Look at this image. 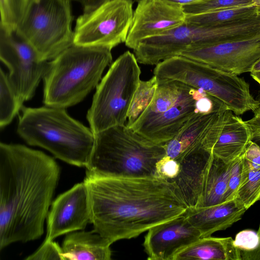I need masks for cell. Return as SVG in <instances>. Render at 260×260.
Masks as SVG:
<instances>
[{
    "instance_id": "cell-3",
    "label": "cell",
    "mask_w": 260,
    "mask_h": 260,
    "mask_svg": "<svg viewBox=\"0 0 260 260\" xmlns=\"http://www.w3.org/2000/svg\"><path fill=\"white\" fill-rule=\"evenodd\" d=\"M17 131L29 145L43 148L69 164L86 167L94 142V134L71 117L65 109L23 107Z\"/></svg>"
},
{
    "instance_id": "cell-37",
    "label": "cell",
    "mask_w": 260,
    "mask_h": 260,
    "mask_svg": "<svg viewBox=\"0 0 260 260\" xmlns=\"http://www.w3.org/2000/svg\"><path fill=\"white\" fill-rule=\"evenodd\" d=\"M75 1L80 3L83 8V10H86L95 4H96L100 0H71Z\"/></svg>"
},
{
    "instance_id": "cell-7",
    "label": "cell",
    "mask_w": 260,
    "mask_h": 260,
    "mask_svg": "<svg viewBox=\"0 0 260 260\" xmlns=\"http://www.w3.org/2000/svg\"><path fill=\"white\" fill-rule=\"evenodd\" d=\"M141 73L135 54L129 51L111 65L96 87L86 116L94 134L126 125L131 103L141 81Z\"/></svg>"
},
{
    "instance_id": "cell-27",
    "label": "cell",
    "mask_w": 260,
    "mask_h": 260,
    "mask_svg": "<svg viewBox=\"0 0 260 260\" xmlns=\"http://www.w3.org/2000/svg\"><path fill=\"white\" fill-rule=\"evenodd\" d=\"M28 0H0V26L16 29L23 16Z\"/></svg>"
},
{
    "instance_id": "cell-9",
    "label": "cell",
    "mask_w": 260,
    "mask_h": 260,
    "mask_svg": "<svg viewBox=\"0 0 260 260\" xmlns=\"http://www.w3.org/2000/svg\"><path fill=\"white\" fill-rule=\"evenodd\" d=\"M158 83L151 103L130 128L153 143L163 144L199 113L196 89L175 81Z\"/></svg>"
},
{
    "instance_id": "cell-39",
    "label": "cell",
    "mask_w": 260,
    "mask_h": 260,
    "mask_svg": "<svg viewBox=\"0 0 260 260\" xmlns=\"http://www.w3.org/2000/svg\"><path fill=\"white\" fill-rule=\"evenodd\" d=\"M252 71H260V60L254 65Z\"/></svg>"
},
{
    "instance_id": "cell-8",
    "label": "cell",
    "mask_w": 260,
    "mask_h": 260,
    "mask_svg": "<svg viewBox=\"0 0 260 260\" xmlns=\"http://www.w3.org/2000/svg\"><path fill=\"white\" fill-rule=\"evenodd\" d=\"M255 34L251 20L203 26L185 22L166 33L143 40L133 50L139 63L156 65L187 49L250 37Z\"/></svg>"
},
{
    "instance_id": "cell-35",
    "label": "cell",
    "mask_w": 260,
    "mask_h": 260,
    "mask_svg": "<svg viewBox=\"0 0 260 260\" xmlns=\"http://www.w3.org/2000/svg\"><path fill=\"white\" fill-rule=\"evenodd\" d=\"M256 232L259 239L257 247L252 251H241L242 260H260V224Z\"/></svg>"
},
{
    "instance_id": "cell-1",
    "label": "cell",
    "mask_w": 260,
    "mask_h": 260,
    "mask_svg": "<svg viewBox=\"0 0 260 260\" xmlns=\"http://www.w3.org/2000/svg\"><path fill=\"white\" fill-rule=\"evenodd\" d=\"M90 223L111 244L186 213L175 183L156 176H86Z\"/></svg>"
},
{
    "instance_id": "cell-15",
    "label": "cell",
    "mask_w": 260,
    "mask_h": 260,
    "mask_svg": "<svg viewBox=\"0 0 260 260\" xmlns=\"http://www.w3.org/2000/svg\"><path fill=\"white\" fill-rule=\"evenodd\" d=\"M183 7L165 0H139L125 45L134 50L144 40L162 35L185 21Z\"/></svg>"
},
{
    "instance_id": "cell-33",
    "label": "cell",
    "mask_w": 260,
    "mask_h": 260,
    "mask_svg": "<svg viewBox=\"0 0 260 260\" xmlns=\"http://www.w3.org/2000/svg\"><path fill=\"white\" fill-rule=\"evenodd\" d=\"M244 167L249 171L260 170V146L251 141L242 155Z\"/></svg>"
},
{
    "instance_id": "cell-14",
    "label": "cell",
    "mask_w": 260,
    "mask_h": 260,
    "mask_svg": "<svg viewBox=\"0 0 260 260\" xmlns=\"http://www.w3.org/2000/svg\"><path fill=\"white\" fill-rule=\"evenodd\" d=\"M178 55L239 75L251 72L260 60V34L248 38L184 50Z\"/></svg>"
},
{
    "instance_id": "cell-13",
    "label": "cell",
    "mask_w": 260,
    "mask_h": 260,
    "mask_svg": "<svg viewBox=\"0 0 260 260\" xmlns=\"http://www.w3.org/2000/svg\"><path fill=\"white\" fill-rule=\"evenodd\" d=\"M0 59L9 70V79L24 102L34 95L43 79L49 62L41 59L30 44L17 29L0 26Z\"/></svg>"
},
{
    "instance_id": "cell-31",
    "label": "cell",
    "mask_w": 260,
    "mask_h": 260,
    "mask_svg": "<svg viewBox=\"0 0 260 260\" xmlns=\"http://www.w3.org/2000/svg\"><path fill=\"white\" fill-rule=\"evenodd\" d=\"M156 176L168 181H172L178 175L180 164L166 155L156 165Z\"/></svg>"
},
{
    "instance_id": "cell-2",
    "label": "cell",
    "mask_w": 260,
    "mask_h": 260,
    "mask_svg": "<svg viewBox=\"0 0 260 260\" xmlns=\"http://www.w3.org/2000/svg\"><path fill=\"white\" fill-rule=\"evenodd\" d=\"M60 175L42 151L0 143V249L39 239Z\"/></svg>"
},
{
    "instance_id": "cell-18",
    "label": "cell",
    "mask_w": 260,
    "mask_h": 260,
    "mask_svg": "<svg viewBox=\"0 0 260 260\" xmlns=\"http://www.w3.org/2000/svg\"><path fill=\"white\" fill-rule=\"evenodd\" d=\"M184 214L148 230L143 243L147 259L172 260L177 252L202 238Z\"/></svg>"
},
{
    "instance_id": "cell-11",
    "label": "cell",
    "mask_w": 260,
    "mask_h": 260,
    "mask_svg": "<svg viewBox=\"0 0 260 260\" xmlns=\"http://www.w3.org/2000/svg\"><path fill=\"white\" fill-rule=\"evenodd\" d=\"M231 164L203 150L190 154L180 161L179 173L173 182L188 208L223 203Z\"/></svg>"
},
{
    "instance_id": "cell-24",
    "label": "cell",
    "mask_w": 260,
    "mask_h": 260,
    "mask_svg": "<svg viewBox=\"0 0 260 260\" xmlns=\"http://www.w3.org/2000/svg\"><path fill=\"white\" fill-rule=\"evenodd\" d=\"M21 100L8 75L0 70V127L9 124L22 108Z\"/></svg>"
},
{
    "instance_id": "cell-34",
    "label": "cell",
    "mask_w": 260,
    "mask_h": 260,
    "mask_svg": "<svg viewBox=\"0 0 260 260\" xmlns=\"http://www.w3.org/2000/svg\"><path fill=\"white\" fill-rule=\"evenodd\" d=\"M258 100V107L253 112V117L246 121L251 128L253 140L260 141V99Z\"/></svg>"
},
{
    "instance_id": "cell-25",
    "label": "cell",
    "mask_w": 260,
    "mask_h": 260,
    "mask_svg": "<svg viewBox=\"0 0 260 260\" xmlns=\"http://www.w3.org/2000/svg\"><path fill=\"white\" fill-rule=\"evenodd\" d=\"M158 83L154 76L147 81L141 80L128 112L126 125L130 128L150 104Z\"/></svg>"
},
{
    "instance_id": "cell-22",
    "label": "cell",
    "mask_w": 260,
    "mask_h": 260,
    "mask_svg": "<svg viewBox=\"0 0 260 260\" xmlns=\"http://www.w3.org/2000/svg\"><path fill=\"white\" fill-rule=\"evenodd\" d=\"M242 260L232 237L201 238L177 252L172 260Z\"/></svg>"
},
{
    "instance_id": "cell-32",
    "label": "cell",
    "mask_w": 260,
    "mask_h": 260,
    "mask_svg": "<svg viewBox=\"0 0 260 260\" xmlns=\"http://www.w3.org/2000/svg\"><path fill=\"white\" fill-rule=\"evenodd\" d=\"M259 243L257 232L251 230H244L239 232L234 239V243L241 251L254 250Z\"/></svg>"
},
{
    "instance_id": "cell-19",
    "label": "cell",
    "mask_w": 260,
    "mask_h": 260,
    "mask_svg": "<svg viewBox=\"0 0 260 260\" xmlns=\"http://www.w3.org/2000/svg\"><path fill=\"white\" fill-rule=\"evenodd\" d=\"M247 210L236 199L201 208H188L184 214L189 222L201 234L202 238L224 230L240 220Z\"/></svg>"
},
{
    "instance_id": "cell-20",
    "label": "cell",
    "mask_w": 260,
    "mask_h": 260,
    "mask_svg": "<svg viewBox=\"0 0 260 260\" xmlns=\"http://www.w3.org/2000/svg\"><path fill=\"white\" fill-rule=\"evenodd\" d=\"M223 110L199 113L192 117L172 139L164 144L166 155L179 163L189 154L203 147L208 132Z\"/></svg>"
},
{
    "instance_id": "cell-6",
    "label": "cell",
    "mask_w": 260,
    "mask_h": 260,
    "mask_svg": "<svg viewBox=\"0 0 260 260\" xmlns=\"http://www.w3.org/2000/svg\"><path fill=\"white\" fill-rule=\"evenodd\" d=\"M153 74L158 83L175 81L201 89L223 108L237 115L253 112L259 105L242 78L183 56L159 62Z\"/></svg>"
},
{
    "instance_id": "cell-29",
    "label": "cell",
    "mask_w": 260,
    "mask_h": 260,
    "mask_svg": "<svg viewBox=\"0 0 260 260\" xmlns=\"http://www.w3.org/2000/svg\"><path fill=\"white\" fill-rule=\"evenodd\" d=\"M242 155L232 162L230 177L223 202L235 199L237 191L248 172L244 167Z\"/></svg>"
},
{
    "instance_id": "cell-38",
    "label": "cell",
    "mask_w": 260,
    "mask_h": 260,
    "mask_svg": "<svg viewBox=\"0 0 260 260\" xmlns=\"http://www.w3.org/2000/svg\"><path fill=\"white\" fill-rule=\"evenodd\" d=\"M251 77L260 85V71H252L250 72Z\"/></svg>"
},
{
    "instance_id": "cell-21",
    "label": "cell",
    "mask_w": 260,
    "mask_h": 260,
    "mask_svg": "<svg viewBox=\"0 0 260 260\" xmlns=\"http://www.w3.org/2000/svg\"><path fill=\"white\" fill-rule=\"evenodd\" d=\"M111 244L93 230L67 235L61 246L64 260H110Z\"/></svg>"
},
{
    "instance_id": "cell-36",
    "label": "cell",
    "mask_w": 260,
    "mask_h": 260,
    "mask_svg": "<svg viewBox=\"0 0 260 260\" xmlns=\"http://www.w3.org/2000/svg\"><path fill=\"white\" fill-rule=\"evenodd\" d=\"M172 4L180 6L183 7L199 3L206 0H165Z\"/></svg>"
},
{
    "instance_id": "cell-30",
    "label": "cell",
    "mask_w": 260,
    "mask_h": 260,
    "mask_svg": "<svg viewBox=\"0 0 260 260\" xmlns=\"http://www.w3.org/2000/svg\"><path fill=\"white\" fill-rule=\"evenodd\" d=\"M26 260H64L61 247L53 240H44L41 246Z\"/></svg>"
},
{
    "instance_id": "cell-4",
    "label": "cell",
    "mask_w": 260,
    "mask_h": 260,
    "mask_svg": "<svg viewBox=\"0 0 260 260\" xmlns=\"http://www.w3.org/2000/svg\"><path fill=\"white\" fill-rule=\"evenodd\" d=\"M94 134L86 176L94 177L156 176L157 162L166 154L163 144H156L126 125Z\"/></svg>"
},
{
    "instance_id": "cell-28",
    "label": "cell",
    "mask_w": 260,
    "mask_h": 260,
    "mask_svg": "<svg viewBox=\"0 0 260 260\" xmlns=\"http://www.w3.org/2000/svg\"><path fill=\"white\" fill-rule=\"evenodd\" d=\"M253 5L258 6L257 0H206L183 8L186 14H198Z\"/></svg>"
},
{
    "instance_id": "cell-16",
    "label": "cell",
    "mask_w": 260,
    "mask_h": 260,
    "mask_svg": "<svg viewBox=\"0 0 260 260\" xmlns=\"http://www.w3.org/2000/svg\"><path fill=\"white\" fill-rule=\"evenodd\" d=\"M45 240L83 230L90 223L86 184L83 181L59 195L52 201L47 217Z\"/></svg>"
},
{
    "instance_id": "cell-26",
    "label": "cell",
    "mask_w": 260,
    "mask_h": 260,
    "mask_svg": "<svg viewBox=\"0 0 260 260\" xmlns=\"http://www.w3.org/2000/svg\"><path fill=\"white\" fill-rule=\"evenodd\" d=\"M235 199L246 210L260 200V170L247 172Z\"/></svg>"
},
{
    "instance_id": "cell-10",
    "label": "cell",
    "mask_w": 260,
    "mask_h": 260,
    "mask_svg": "<svg viewBox=\"0 0 260 260\" xmlns=\"http://www.w3.org/2000/svg\"><path fill=\"white\" fill-rule=\"evenodd\" d=\"M71 0H28L17 27L45 61L74 44Z\"/></svg>"
},
{
    "instance_id": "cell-12",
    "label": "cell",
    "mask_w": 260,
    "mask_h": 260,
    "mask_svg": "<svg viewBox=\"0 0 260 260\" xmlns=\"http://www.w3.org/2000/svg\"><path fill=\"white\" fill-rule=\"evenodd\" d=\"M134 12L133 0H100L77 19L74 44L112 49L125 43Z\"/></svg>"
},
{
    "instance_id": "cell-5",
    "label": "cell",
    "mask_w": 260,
    "mask_h": 260,
    "mask_svg": "<svg viewBox=\"0 0 260 260\" xmlns=\"http://www.w3.org/2000/svg\"><path fill=\"white\" fill-rule=\"evenodd\" d=\"M111 50L73 44L49 62L43 79L45 106L66 109L83 101L111 63Z\"/></svg>"
},
{
    "instance_id": "cell-17",
    "label": "cell",
    "mask_w": 260,
    "mask_h": 260,
    "mask_svg": "<svg viewBox=\"0 0 260 260\" xmlns=\"http://www.w3.org/2000/svg\"><path fill=\"white\" fill-rule=\"evenodd\" d=\"M252 140V131L246 120L225 110L210 128L203 148L229 164L240 157Z\"/></svg>"
},
{
    "instance_id": "cell-23",
    "label": "cell",
    "mask_w": 260,
    "mask_h": 260,
    "mask_svg": "<svg viewBox=\"0 0 260 260\" xmlns=\"http://www.w3.org/2000/svg\"><path fill=\"white\" fill-rule=\"evenodd\" d=\"M259 15L260 7L253 5L198 14H186L185 22L199 26H214L249 19Z\"/></svg>"
}]
</instances>
